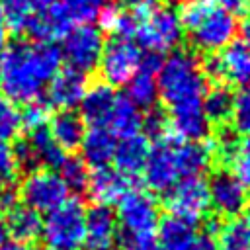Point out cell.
<instances>
[{
  "label": "cell",
  "instance_id": "6da1fadb",
  "mask_svg": "<svg viewBox=\"0 0 250 250\" xmlns=\"http://www.w3.org/2000/svg\"><path fill=\"white\" fill-rule=\"evenodd\" d=\"M158 98L168 109V133L176 141H201L209 133L203 111L207 78L195 53L172 51L156 74Z\"/></svg>",
  "mask_w": 250,
  "mask_h": 250
},
{
  "label": "cell",
  "instance_id": "7a4b0ae2",
  "mask_svg": "<svg viewBox=\"0 0 250 250\" xmlns=\"http://www.w3.org/2000/svg\"><path fill=\"white\" fill-rule=\"evenodd\" d=\"M4 96L16 104L39 100L43 88L61 68V51L53 43L16 41L0 55Z\"/></svg>",
  "mask_w": 250,
  "mask_h": 250
},
{
  "label": "cell",
  "instance_id": "3957f363",
  "mask_svg": "<svg viewBox=\"0 0 250 250\" xmlns=\"http://www.w3.org/2000/svg\"><path fill=\"white\" fill-rule=\"evenodd\" d=\"M178 16L191 43L205 53L225 49L238 31L236 18L223 10L217 0H184Z\"/></svg>",
  "mask_w": 250,
  "mask_h": 250
},
{
  "label": "cell",
  "instance_id": "277c9868",
  "mask_svg": "<svg viewBox=\"0 0 250 250\" xmlns=\"http://www.w3.org/2000/svg\"><path fill=\"white\" fill-rule=\"evenodd\" d=\"M131 14L135 20L133 35L146 53L162 55L180 45L184 27L178 12L172 6L158 0H145Z\"/></svg>",
  "mask_w": 250,
  "mask_h": 250
},
{
  "label": "cell",
  "instance_id": "5b68a950",
  "mask_svg": "<svg viewBox=\"0 0 250 250\" xmlns=\"http://www.w3.org/2000/svg\"><path fill=\"white\" fill-rule=\"evenodd\" d=\"M117 225L133 242H148L160 225V207L148 189H127L117 201Z\"/></svg>",
  "mask_w": 250,
  "mask_h": 250
},
{
  "label": "cell",
  "instance_id": "8992f818",
  "mask_svg": "<svg viewBox=\"0 0 250 250\" xmlns=\"http://www.w3.org/2000/svg\"><path fill=\"white\" fill-rule=\"evenodd\" d=\"M86 209L78 199H66L47 213L41 236L49 248H74L84 240Z\"/></svg>",
  "mask_w": 250,
  "mask_h": 250
},
{
  "label": "cell",
  "instance_id": "52a82bcc",
  "mask_svg": "<svg viewBox=\"0 0 250 250\" xmlns=\"http://www.w3.org/2000/svg\"><path fill=\"white\" fill-rule=\"evenodd\" d=\"M102 29L92 23H76L64 33L61 57L66 61L68 68H74L82 74L94 70L100 62L104 51Z\"/></svg>",
  "mask_w": 250,
  "mask_h": 250
},
{
  "label": "cell",
  "instance_id": "ba28073f",
  "mask_svg": "<svg viewBox=\"0 0 250 250\" xmlns=\"http://www.w3.org/2000/svg\"><path fill=\"white\" fill-rule=\"evenodd\" d=\"M141 59V47L133 43L131 37H111L104 43L98 68L107 86H125L137 74Z\"/></svg>",
  "mask_w": 250,
  "mask_h": 250
},
{
  "label": "cell",
  "instance_id": "9c48e42d",
  "mask_svg": "<svg viewBox=\"0 0 250 250\" xmlns=\"http://www.w3.org/2000/svg\"><path fill=\"white\" fill-rule=\"evenodd\" d=\"M20 195L25 207L37 213H49L68 199V188L57 170L37 168L23 178Z\"/></svg>",
  "mask_w": 250,
  "mask_h": 250
},
{
  "label": "cell",
  "instance_id": "30bf717a",
  "mask_svg": "<svg viewBox=\"0 0 250 250\" xmlns=\"http://www.w3.org/2000/svg\"><path fill=\"white\" fill-rule=\"evenodd\" d=\"M166 205L172 217L184 219L188 223L201 221L209 209V186L203 176H188L176 182L170 191H166Z\"/></svg>",
  "mask_w": 250,
  "mask_h": 250
},
{
  "label": "cell",
  "instance_id": "8fae6325",
  "mask_svg": "<svg viewBox=\"0 0 250 250\" xmlns=\"http://www.w3.org/2000/svg\"><path fill=\"white\" fill-rule=\"evenodd\" d=\"M176 143H178L176 139L164 137V139H158L154 146H150L146 164L143 168V178L148 189L154 193L170 191V188L184 178L180 160H178Z\"/></svg>",
  "mask_w": 250,
  "mask_h": 250
},
{
  "label": "cell",
  "instance_id": "7c38bea8",
  "mask_svg": "<svg viewBox=\"0 0 250 250\" xmlns=\"http://www.w3.org/2000/svg\"><path fill=\"white\" fill-rule=\"evenodd\" d=\"M201 66L207 76L225 82V86H244L250 82V49L242 41H232L213 53Z\"/></svg>",
  "mask_w": 250,
  "mask_h": 250
},
{
  "label": "cell",
  "instance_id": "4fadbf2b",
  "mask_svg": "<svg viewBox=\"0 0 250 250\" xmlns=\"http://www.w3.org/2000/svg\"><path fill=\"white\" fill-rule=\"evenodd\" d=\"M14 154L20 166H25L31 170H37V168L57 170L66 158L64 150L53 141V137L45 127L29 131L27 139L18 143V146L14 148Z\"/></svg>",
  "mask_w": 250,
  "mask_h": 250
},
{
  "label": "cell",
  "instance_id": "5bb4252c",
  "mask_svg": "<svg viewBox=\"0 0 250 250\" xmlns=\"http://www.w3.org/2000/svg\"><path fill=\"white\" fill-rule=\"evenodd\" d=\"M209 186V203L211 207L223 215L234 219L242 213L248 205V189L230 174V172H217Z\"/></svg>",
  "mask_w": 250,
  "mask_h": 250
},
{
  "label": "cell",
  "instance_id": "9a60e30c",
  "mask_svg": "<svg viewBox=\"0 0 250 250\" xmlns=\"http://www.w3.org/2000/svg\"><path fill=\"white\" fill-rule=\"evenodd\" d=\"M119 225L109 207L96 205L86 211V227L82 244L86 250H115Z\"/></svg>",
  "mask_w": 250,
  "mask_h": 250
},
{
  "label": "cell",
  "instance_id": "2e32d148",
  "mask_svg": "<svg viewBox=\"0 0 250 250\" xmlns=\"http://www.w3.org/2000/svg\"><path fill=\"white\" fill-rule=\"evenodd\" d=\"M88 88L86 74L74 68H59V72L47 84V102L61 111L80 105V100Z\"/></svg>",
  "mask_w": 250,
  "mask_h": 250
},
{
  "label": "cell",
  "instance_id": "e0dca14e",
  "mask_svg": "<svg viewBox=\"0 0 250 250\" xmlns=\"http://www.w3.org/2000/svg\"><path fill=\"white\" fill-rule=\"evenodd\" d=\"M117 94L111 86L105 82L92 84L86 88L82 100H80V117L82 121H88L92 127H105L109 123L113 105H115Z\"/></svg>",
  "mask_w": 250,
  "mask_h": 250
},
{
  "label": "cell",
  "instance_id": "ac0fdd59",
  "mask_svg": "<svg viewBox=\"0 0 250 250\" xmlns=\"http://www.w3.org/2000/svg\"><path fill=\"white\" fill-rule=\"evenodd\" d=\"M70 23L72 21L61 8V4H55L51 8L35 10L25 33L35 43H53L64 37V33L70 29Z\"/></svg>",
  "mask_w": 250,
  "mask_h": 250
},
{
  "label": "cell",
  "instance_id": "d6986e66",
  "mask_svg": "<svg viewBox=\"0 0 250 250\" xmlns=\"http://www.w3.org/2000/svg\"><path fill=\"white\" fill-rule=\"evenodd\" d=\"M148 152H150V145H148L146 135L137 133L131 137H123L115 145L111 162H115L119 174H123L125 178H133V176L143 174Z\"/></svg>",
  "mask_w": 250,
  "mask_h": 250
},
{
  "label": "cell",
  "instance_id": "ffe728a7",
  "mask_svg": "<svg viewBox=\"0 0 250 250\" xmlns=\"http://www.w3.org/2000/svg\"><path fill=\"white\" fill-rule=\"evenodd\" d=\"M88 195L96 205L109 207L111 203H117L121 195L129 189L127 188V178L119 174L117 170H111L109 166L104 168H94V172L88 176Z\"/></svg>",
  "mask_w": 250,
  "mask_h": 250
},
{
  "label": "cell",
  "instance_id": "44dd1931",
  "mask_svg": "<svg viewBox=\"0 0 250 250\" xmlns=\"http://www.w3.org/2000/svg\"><path fill=\"white\" fill-rule=\"evenodd\" d=\"M117 139L107 127H92L84 133L80 150H82V160L86 166L92 168H104L113 160Z\"/></svg>",
  "mask_w": 250,
  "mask_h": 250
},
{
  "label": "cell",
  "instance_id": "7402d4cb",
  "mask_svg": "<svg viewBox=\"0 0 250 250\" xmlns=\"http://www.w3.org/2000/svg\"><path fill=\"white\" fill-rule=\"evenodd\" d=\"M158 248L160 250H193L197 230L193 223L178 217H168L158 225Z\"/></svg>",
  "mask_w": 250,
  "mask_h": 250
},
{
  "label": "cell",
  "instance_id": "603a6c76",
  "mask_svg": "<svg viewBox=\"0 0 250 250\" xmlns=\"http://www.w3.org/2000/svg\"><path fill=\"white\" fill-rule=\"evenodd\" d=\"M49 135L53 137V141L62 148V150H74L80 146L82 137L86 133L84 129V121L78 113H74L72 109L66 111H59L57 115H53L51 125H49Z\"/></svg>",
  "mask_w": 250,
  "mask_h": 250
},
{
  "label": "cell",
  "instance_id": "cb8c5ba5",
  "mask_svg": "<svg viewBox=\"0 0 250 250\" xmlns=\"http://www.w3.org/2000/svg\"><path fill=\"white\" fill-rule=\"evenodd\" d=\"M6 227H8V234H12L16 242L29 244L41 236L43 221H41L39 213L33 209H29L25 205H12L8 209Z\"/></svg>",
  "mask_w": 250,
  "mask_h": 250
},
{
  "label": "cell",
  "instance_id": "d4e9b609",
  "mask_svg": "<svg viewBox=\"0 0 250 250\" xmlns=\"http://www.w3.org/2000/svg\"><path fill=\"white\" fill-rule=\"evenodd\" d=\"M223 160L230 166V174L250 189V135H244L238 141L225 139L219 145Z\"/></svg>",
  "mask_w": 250,
  "mask_h": 250
},
{
  "label": "cell",
  "instance_id": "484cf974",
  "mask_svg": "<svg viewBox=\"0 0 250 250\" xmlns=\"http://www.w3.org/2000/svg\"><path fill=\"white\" fill-rule=\"evenodd\" d=\"M145 123V117L141 113V109L127 98V96H117L111 117H109V131L115 137H131L141 133Z\"/></svg>",
  "mask_w": 250,
  "mask_h": 250
},
{
  "label": "cell",
  "instance_id": "4316f807",
  "mask_svg": "<svg viewBox=\"0 0 250 250\" xmlns=\"http://www.w3.org/2000/svg\"><path fill=\"white\" fill-rule=\"evenodd\" d=\"M127 86V98L139 107V109H150L158 100V84L156 74L139 68L137 74L125 84Z\"/></svg>",
  "mask_w": 250,
  "mask_h": 250
},
{
  "label": "cell",
  "instance_id": "83f0119b",
  "mask_svg": "<svg viewBox=\"0 0 250 250\" xmlns=\"http://www.w3.org/2000/svg\"><path fill=\"white\" fill-rule=\"evenodd\" d=\"M20 164L16 160L14 148L6 143H0V209H10L14 205L12 186L18 178Z\"/></svg>",
  "mask_w": 250,
  "mask_h": 250
},
{
  "label": "cell",
  "instance_id": "f1b7e54d",
  "mask_svg": "<svg viewBox=\"0 0 250 250\" xmlns=\"http://www.w3.org/2000/svg\"><path fill=\"white\" fill-rule=\"evenodd\" d=\"M232 100H234V94L225 84H219V86L207 90L205 98H203V111H205V117L209 119V123L211 121L213 123L229 121L230 111H232Z\"/></svg>",
  "mask_w": 250,
  "mask_h": 250
},
{
  "label": "cell",
  "instance_id": "f546056e",
  "mask_svg": "<svg viewBox=\"0 0 250 250\" xmlns=\"http://www.w3.org/2000/svg\"><path fill=\"white\" fill-rule=\"evenodd\" d=\"M215 240L219 250H250V229L246 221L234 217L217 229Z\"/></svg>",
  "mask_w": 250,
  "mask_h": 250
},
{
  "label": "cell",
  "instance_id": "4dcf8cb0",
  "mask_svg": "<svg viewBox=\"0 0 250 250\" xmlns=\"http://www.w3.org/2000/svg\"><path fill=\"white\" fill-rule=\"evenodd\" d=\"M96 20L100 21L102 29L107 31V33H111L113 37H131V35H133V29H135L133 14L121 10L119 6L107 4V6L100 12V16H98Z\"/></svg>",
  "mask_w": 250,
  "mask_h": 250
},
{
  "label": "cell",
  "instance_id": "1f68e13d",
  "mask_svg": "<svg viewBox=\"0 0 250 250\" xmlns=\"http://www.w3.org/2000/svg\"><path fill=\"white\" fill-rule=\"evenodd\" d=\"M0 10L4 14V20H6L10 31L25 33L37 8H35L33 0H2Z\"/></svg>",
  "mask_w": 250,
  "mask_h": 250
},
{
  "label": "cell",
  "instance_id": "d6a6232c",
  "mask_svg": "<svg viewBox=\"0 0 250 250\" xmlns=\"http://www.w3.org/2000/svg\"><path fill=\"white\" fill-rule=\"evenodd\" d=\"M21 129V109L16 102L8 100L6 96H0V143L8 145L10 141L18 139Z\"/></svg>",
  "mask_w": 250,
  "mask_h": 250
},
{
  "label": "cell",
  "instance_id": "836d02e7",
  "mask_svg": "<svg viewBox=\"0 0 250 250\" xmlns=\"http://www.w3.org/2000/svg\"><path fill=\"white\" fill-rule=\"evenodd\" d=\"M107 4L109 0H61V8L68 20L76 23H90Z\"/></svg>",
  "mask_w": 250,
  "mask_h": 250
},
{
  "label": "cell",
  "instance_id": "e575fe53",
  "mask_svg": "<svg viewBox=\"0 0 250 250\" xmlns=\"http://www.w3.org/2000/svg\"><path fill=\"white\" fill-rule=\"evenodd\" d=\"M59 170V176L62 178V182L66 184L68 191L74 189V191H80L86 188L88 184V166L82 158H76V156H66L62 160V164L57 168Z\"/></svg>",
  "mask_w": 250,
  "mask_h": 250
},
{
  "label": "cell",
  "instance_id": "d590c367",
  "mask_svg": "<svg viewBox=\"0 0 250 250\" xmlns=\"http://www.w3.org/2000/svg\"><path fill=\"white\" fill-rule=\"evenodd\" d=\"M229 121L236 133L250 135V90H242L234 96Z\"/></svg>",
  "mask_w": 250,
  "mask_h": 250
},
{
  "label": "cell",
  "instance_id": "8d00e7d4",
  "mask_svg": "<svg viewBox=\"0 0 250 250\" xmlns=\"http://www.w3.org/2000/svg\"><path fill=\"white\" fill-rule=\"evenodd\" d=\"M49 119V107L45 102L33 100L25 105V109L21 111V123L27 131H35V129H43L45 123Z\"/></svg>",
  "mask_w": 250,
  "mask_h": 250
},
{
  "label": "cell",
  "instance_id": "74e56055",
  "mask_svg": "<svg viewBox=\"0 0 250 250\" xmlns=\"http://www.w3.org/2000/svg\"><path fill=\"white\" fill-rule=\"evenodd\" d=\"M217 4L230 16H250V0H217Z\"/></svg>",
  "mask_w": 250,
  "mask_h": 250
},
{
  "label": "cell",
  "instance_id": "f35d334b",
  "mask_svg": "<svg viewBox=\"0 0 250 250\" xmlns=\"http://www.w3.org/2000/svg\"><path fill=\"white\" fill-rule=\"evenodd\" d=\"M193 250H219V248H217L215 234H211V232H197Z\"/></svg>",
  "mask_w": 250,
  "mask_h": 250
},
{
  "label": "cell",
  "instance_id": "ab89813d",
  "mask_svg": "<svg viewBox=\"0 0 250 250\" xmlns=\"http://www.w3.org/2000/svg\"><path fill=\"white\" fill-rule=\"evenodd\" d=\"M143 2L145 0H117V6L121 10H125V12H135Z\"/></svg>",
  "mask_w": 250,
  "mask_h": 250
},
{
  "label": "cell",
  "instance_id": "60d3db41",
  "mask_svg": "<svg viewBox=\"0 0 250 250\" xmlns=\"http://www.w3.org/2000/svg\"><path fill=\"white\" fill-rule=\"evenodd\" d=\"M240 35H242V43L250 49V16H246V20L240 27Z\"/></svg>",
  "mask_w": 250,
  "mask_h": 250
},
{
  "label": "cell",
  "instance_id": "b9f144b4",
  "mask_svg": "<svg viewBox=\"0 0 250 250\" xmlns=\"http://www.w3.org/2000/svg\"><path fill=\"white\" fill-rule=\"evenodd\" d=\"M123 250H160V248L148 240V242H133V244H129V246L123 248Z\"/></svg>",
  "mask_w": 250,
  "mask_h": 250
},
{
  "label": "cell",
  "instance_id": "7bdbcfd3",
  "mask_svg": "<svg viewBox=\"0 0 250 250\" xmlns=\"http://www.w3.org/2000/svg\"><path fill=\"white\" fill-rule=\"evenodd\" d=\"M0 250H33L29 244H23V242H16V240H12V242H6V244H2L0 246Z\"/></svg>",
  "mask_w": 250,
  "mask_h": 250
},
{
  "label": "cell",
  "instance_id": "ee69618b",
  "mask_svg": "<svg viewBox=\"0 0 250 250\" xmlns=\"http://www.w3.org/2000/svg\"><path fill=\"white\" fill-rule=\"evenodd\" d=\"M8 33H10V29H8V23H6V20H4V14H2V10H0V47L6 43V39H8Z\"/></svg>",
  "mask_w": 250,
  "mask_h": 250
},
{
  "label": "cell",
  "instance_id": "f6af8a7d",
  "mask_svg": "<svg viewBox=\"0 0 250 250\" xmlns=\"http://www.w3.org/2000/svg\"><path fill=\"white\" fill-rule=\"evenodd\" d=\"M8 240V227H6V219L0 215V246L6 244Z\"/></svg>",
  "mask_w": 250,
  "mask_h": 250
},
{
  "label": "cell",
  "instance_id": "bcb514c9",
  "mask_svg": "<svg viewBox=\"0 0 250 250\" xmlns=\"http://www.w3.org/2000/svg\"><path fill=\"white\" fill-rule=\"evenodd\" d=\"M33 4L37 10H43V8H51V6L59 4V0H33Z\"/></svg>",
  "mask_w": 250,
  "mask_h": 250
},
{
  "label": "cell",
  "instance_id": "7dc6e473",
  "mask_svg": "<svg viewBox=\"0 0 250 250\" xmlns=\"http://www.w3.org/2000/svg\"><path fill=\"white\" fill-rule=\"evenodd\" d=\"M246 225H248V229H250V201H248V205H246Z\"/></svg>",
  "mask_w": 250,
  "mask_h": 250
},
{
  "label": "cell",
  "instance_id": "c3c4849f",
  "mask_svg": "<svg viewBox=\"0 0 250 250\" xmlns=\"http://www.w3.org/2000/svg\"><path fill=\"white\" fill-rule=\"evenodd\" d=\"M51 250H74V248H51Z\"/></svg>",
  "mask_w": 250,
  "mask_h": 250
},
{
  "label": "cell",
  "instance_id": "681fc988",
  "mask_svg": "<svg viewBox=\"0 0 250 250\" xmlns=\"http://www.w3.org/2000/svg\"><path fill=\"white\" fill-rule=\"evenodd\" d=\"M0 76H2V59H0Z\"/></svg>",
  "mask_w": 250,
  "mask_h": 250
}]
</instances>
